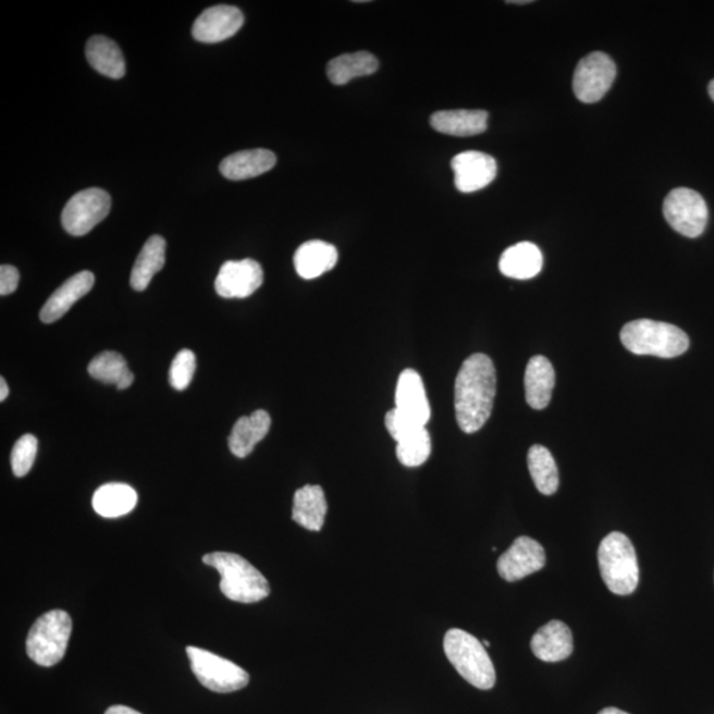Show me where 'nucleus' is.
I'll return each mask as SVG.
<instances>
[{"mask_svg": "<svg viewBox=\"0 0 714 714\" xmlns=\"http://www.w3.org/2000/svg\"><path fill=\"white\" fill-rule=\"evenodd\" d=\"M395 409L405 420L420 424V427H427L430 416H432L423 381L414 369H405L399 374Z\"/></svg>", "mask_w": 714, "mask_h": 714, "instance_id": "obj_16", "label": "nucleus"}, {"mask_svg": "<svg viewBox=\"0 0 714 714\" xmlns=\"http://www.w3.org/2000/svg\"><path fill=\"white\" fill-rule=\"evenodd\" d=\"M496 396V371L488 355L473 354L455 380V416L461 432L477 433L491 417Z\"/></svg>", "mask_w": 714, "mask_h": 714, "instance_id": "obj_1", "label": "nucleus"}, {"mask_svg": "<svg viewBox=\"0 0 714 714\" xmlns=\"http://www.w3.org/2000/svg\"><path fill=\"white\" fill-rule=\"evenodd\" d=\"M96 513L107 519L131 514L137 506L138 495L131 485L125 483H108L101 485L94 495Z\"/></svg>", "mask_w": 714, "mask_h": 714, "instance_id": "obj_27", "label": "nucleus"}, {"mask_svg": "<svg viewBox=\"0 0 714 714\" xmlns=\"http://www.w3.org/2000/svg\"><path fill=\"white\" fill-rule=\"evenodd\" d=\"M379 61L369 52L346 53L332 59L328 65V76L335 85H344L356 77L373 75Z\"/></svg>", "mask_w": 714, "mask_h": 714, "instance_id": "obj_29", "label": "nucleus"}, {"mask_svg": "<svg viewBox=\"0 0 714 714\" xmlns=\"http://www.w3.org/2000/svg\"><path fill=\"white\" fill-rule=\"evenodd\" d=\"M164 263L165 239L162 236H151L141 248L132 270L131 285L134 291L145 292Z\"/></svg>", "mask_w": 714, "mask_h": 714, "instance_id": "obj_28", "label": "nucleus"}, {"mask_svg": "<svg viewBox=\"0 0 714 714\" xmlns=\"http://www.w3.org/2000/svg\"><path fill=\"white\" fill-rule=\"evenodd\" d=\"M263 272L261 264L250 258L242 261H227L221 267L214 281L220 297L248 298L262 286Z\"/></svg>", "mask_w": 714, "mask_h": 714, "instance_id": "obj_13", "label": "nucleus"}, {"mask_svg": "<svg viewBox=\"0 0 714 714\" xmlns=\"http://www.w3.org/2000/svg\"><path fill=\"white\" fill-rule=\"evenodd\" d=\"M533 655L546 663L565 661L574 652V636L562 620H551L531 640Z\"/></svg>", "mask_w": 714, "mask_h": 714, "instance_id": "obj_18", "label": "nucleus"}, {"mask_svg": "<svg viewBox=\"0 0 714 714\" xmlns=\"http://www.w3.org/2000/svg\"><path fill=\"white\" fill-rule=\"evenodd\" d=\"M385 427L397 442L396 455L402 465L418 467L429 459L432 454V440L427 427L405 420L396 409L387 411Z\"/></svg>", "mask_w": 714, "mask_h": 714, "instance_id": "obj_11", "label": "nucleus"}, {"mask_svg": "<svg viewBox=\"0 0 714 714\" xmlns=\"http://www.w3.org/2000/svg\"><path fill=\"white\" fill-rule=\"evenodd\" d=\"M88 372L91 378L103 384H113L120 391L127 390L134 383V374L128 369L125 357L113 350L97 355L89 362Z\"/></svg>", "mask_w": 714, "mask_h": 714, "instance_id": "obj_30", "label": "nucleus"}, {"mask_svg": "<svg viewBox=\"0 0 714 714\" xmlns=\"http://www.w3.org/2000/svg\"><path fill=\"white\" fill-rule=\"evenodd\" d=\"M663 213L674 231L689 238L703 235L710 217L703 196L685 187L670 190L664 200Z\"/></svg>", "mask_w": 714, "mask_h": 714, "instance_id": "obj_8", "label": "nucleus"}, {"mask_svg": "<svg viewBox=\"0 0 714 714\" xmlns=\"http://www.w3.org/2000/svg\"><path fill=\"white\" fill-rule=\"evenodd\" d=\"M443 650L448 662L472 687L483 691L494 688L496 682L494 663L483 643L471 633L459 629L448 630L443 639Z\"/></svg>", "mask_w": 714, "mask_h": 714, "instance_id": "obj_4", "label": "nucleus"}, {"mask_svg": "<svg viewBox=\"0 0 714 714\" xmlns=\"http://www.w3.org/2000/svg\"><path fill=\"white\" fill-rule=\"evenodd\" d=\"M112 198L101 188L84 189L72 196L61 213V224L70 235L82 237L107 219Z\"/></svg>", "mask_w": 714, "mask_h": 714, "instance_id": "obj_9", "label": "nucleus"}, {"mask_svg": "<svg viewBox=\"0 0 714 714\" xmlns=\"http://www.w3.org/2000/svg\"><path fill=\"white\" fill-rule=\"evenodd\" d=\"M38 440L33 434L23 435L16 441L11 453V467L15 477H26L33 469L36 455H38Z\"/></svg>", "mask_w": 714, "mask_h": 714, "instance_id": "obj_32", "label": "nucleus"}, {"mask_svg": "<svg viewBox=\"0 0 714 714\" xmlns=\"http://www.w3.org/2000/svg\"><path fill=\"white\" fill-rule=\"evenodd\" d=\"M86 60L98 73L113 79L125 76L126 64L116 42L107 36L96 35L86 42Z\"/></svg>", "mask_w": 714, "mask_h": 714, "instance_id": "obj_26", "label": "nucleus"}, {"mask_svg": "<svg viewBox=\"0 0 714 714\" xmlns=\"http://www.w3.org/2000/svg\"><path fill=\"white\" fill-rule=\"evenodd\" d=\"M337 263V250L334 245L312 239L301 244L294 256V267L304 280H316L330 272Z\"/></svg>", "mask_w": 714, "mask_h": 714, "instance_id": "obj_21", "label": "nucleus"}, {"mask_svg": "<svg viewBox=\"0 0 714 714\" xmlns=\"http://www.w3.org/2000/svg\"><path fill=\"white\" fill-rule=\"evenodd\" d=\"M602 580L612 593L630 595L639 583L637 552L626 534L613 532L602 540L599 550Z\"/></svg>", "mask_w": 714, "mask_h": 714, "instance_id": "obj_5", "label": "nucleus"}, {"mask_svg": "<svg viewBox=\"0 0 714 714\" xmlns=\"http://www.w3.org/2000/svg\"><path fill=\"white\" fill-rule=\"evenodd\" d=\"M275 163L276 158L272 151L246 150L226 157L220 164V172L230 181H246L272 170Z\"/></svg>", "mask_w": 714, "mask_h": 714, "instance_id": "obj_23", "label": "nucleus"}, {"mask_svg": "<svg viewBox=\"0 0 714 714\" xmlns=\"http://www.w3.org/2000/svg\"><path fill=\"white\" fill-rule=\"evenodd\" d=\"M507 3L508 4H528V3H531V0H521V2H517V0H515V2H507Z\"/></svg>", "mask_w": 714, "mask_h": 714, "instance_id": "obj_39", "label": "nucleus"}, {"mask_svg": "<svg viewBox=\"0 0 714 714\" xmlns=\"http://www.w3.org/2000/svg\"><path fill=\"white\" fill-rule=\"evenodd\" d=\"M270 427H272V418L268 411L261 409L249 417L238 418L227 439L232 454L237 458L248 457L255 451L257 443L268 435Z\"/></svg>", "mask_w": 714, "mask_h": 714, "instance_id": "obj_20", "label": "nucleus"}, {"mask_svg": "<svg viewBox=\"0 0 714 714\" xmlns=\"http://www.w3.org/2000/svg\"><path fill=\"white\" fill-rule=\"evenodd\" d=\"M489 113L484 110H441L430 119L434 131L454 135V137H472L488 131Z\"/></svg>", "mask_w": 714, "mask_h": 714, "instance_id": "obj_22", "label": "nucleus"}, {"mask_svg": "<svg viewBox=\"0 0 714 714\" xmlns=\"http://www.w3.org/2000/svg\"><path fill=\"white\" fill-rule=\"evenodd\" d=\"M599 714H630L624 711L618 710V707H605V710H602Z\"/></svg>", "mask_w": 714, "mask_h": 714, "instance_id": "obj_37", "label": "nucleus"}, {"mask_svg": "<svg viewBox=\"0 0 714 714\" xmlns=\"http://www.w3.org/2000/svg\"><path fill=\"white\" fill-rule=\"evenodd\" d=\"M620 342L633 355L673 359L687 353L689 337L674 324L651 319L632 320L620 331Z\"/></svg>", "mask_w": 714, "mask_h": 714, "instance_id": "obj_3", "label": "nucleus"}, {"mask_svg": "<svg viewBox=\"0 0 714 714\" xmlns=\"http://www.w3.org/2000/svg\"><path fill=\"white\" fill-rule=\"evenodd\" d=\"M9 397V385L5 383L4 378L0 379V402H4Z\"/></svg>", "mask_w": 714, "mask_h": 714, "instance_id": "obj_36", "label": "nucleus"}, {"mask_svg": "<svg viewBox=\"0 0 714 714\" xmlns=\"http://www.w3.org/2000/svg\"><path fill=\"white\" fill-rule=\"evenodd\" d=\"M528 469L536 489L550 496L558 490L559 478L555 458L546 447L533 445L528 452Z\"/></svg>", "mask_w": 714, "mask_h": 714, "instance_id": "obj_31", "label": "nucleus"}, {"mask_svg": "<svg viewBox=\"0 0 714 714\" xmlns=\"http://www.w3.org/2000/svg\"><path fill=\"white\" fill-rule=\"evenodd\" d=\"M196 371V356L193 350L182 349L171 362L169 380L176 391H184L190 384Z\"/></svg>", "mask_w": 714, "mask_h": 714, "instance_id": "obj_33", "label": "nucleus"}, {"mask_svg": "<svg viewBox=\"0 0 714 714\" xmlns=\"http://www.w3.org/2000/svg\"><path fill=\"white\" fill-rule=\"evenodd\" d=\"M707 94H710L712 100L714 101V79H712L710 86H707Z\"/></svg>", "mask_w": 714, "mask_h": 714, "instance_id": "obj_38", "label": "nucleus"}, {"mask_svg": "<svg viewBox=\"0 0 714 714\" xmlns=\"http://www.w3.org/2000/svg\"><path fill=\"white\" fill-rule=\"evenodd\" d=\"M556 383L555 368L545 356H533L526 368V399L536 410H543L551 403Z\"/></svg>", "mask_w": 714, "mask_h": 714, "instance_id": "obj_19", "label": "nucleus"}, {"mask_svg": "<svg viewBox=\"0 0 714 714\" xmlns=\"http://www.w3.org/2000/svg\"><path fill=\"white\" fill-rule=\"evenodd\" d=\"M617 66L608 54L593 52L580 60L574 76L575 95L581 102L594 103L611 90Z\"/></svg>", "mask_w": 714, "mask_h": 714, "instance_id": "obj_10", "label": "nucleus"}, {"mask_svg": "<svg viewBox=\"0 0 714 714\" xmlns=\"http://www.w3.org/2000/svg\"><path fill=\"white\" fill-rule=\"evenodd\" d=\"M546 556L538 541L520 536L497 559L498 576L508 582L520 581L544 568Z\"/></svg>", "mask_w": 714, "mask_h": 714, "instance_id": "obj_12", "label": "nucleus"}, {"mask_svg": "<svg viewBox=\"0 0 714 714\" xmlns=\"http://www.w3.org/2000/svg\"><path fill=\"white\" fill-rule=\"evenodd\" d=\"M498 269L508 279L531 280L543 269V255L534 244L519 243L504 250Z\"/></svg>", "mask_w": 714, "mask_h": 714, "instance_id": "obj_24", "label": "nucleus"}, {"mask_svg": "<svg viewBox=\"0 0 714 714\" xmlns=\"http://www.w3.org/2000/svg\"><path fill=\"white\" fill-rule=\"evenodd\" d=\"M95 286L94 273L84 270L70 280H66L51 297L48 298L46 305L42 306L40 311V320L42 323L51 324L57 320L63 318L70 311L73 305L79 299L85 297Z\"/></svg>", "mask_w": 714, "mask_h": 714, "instance_id": "obj_17", "label": "nucleus"}, {"mask_svg": "<svg viewBox=\"0 0 714 714\" xmlns=\"http://www.w3.org/2000/svg\"><path fill=\"white\" fill-rule=\"evenodd\" d=\"M244 24L243 12L235 5H213L207 9L195 21L193 27L194 39L208 42H220L232 38L242 29Z\"/></svg>", "mask_w": 714, "mask_h": 714, "instance_id": "obj_15", "label": "nucleus"}, {"mask_svg": "<svg viewBox=\"0 0 714 714\" xmlns=\"http://www.w3.org/2000/svg\"><path fill=\"white\" fill-rule=\"evenodd\" d=\"M328 515V501L320 485H305L294 495L293 520L300 527L319 532Z\"/></svg>", "mask_w": 714, "mask_h": 714, "instance_id": "obj_25", "label": "nucleus"}, {"mask_svg": "<svg viewBox=\"0 0 714 714\" xmlns=\"http://www.w3.org/2000/svg\"><path fill=\"white\" fill-rule=\"evenodd\" d=\"M483 645H484V648H490V642H489V640H484Z\"/></svg>", "mask_w": 714, "mask_h": 714, "instance_id": "obj_40", "label": "nucleus"}, {"mask_svg": "<svg viewBox=\"0 0 714 714\" xmlns=\"http://www.w3.org/2000/svg\"><path fill=\"white\" fill-rule=\"evenodd\" d=\"M202 563L219 571L220 590L227 600L256 603L270 595V584L267 578L248 559L235 555V553H209L202 557Z\"/></svg>", "mask_w": 714, "mask_h": 714, "instance_id": "obj_2", "label": "nucleus"}, {"mask_svg": "<svg viewBox=\"0 0 714 714\" xmlns=\"http://www.w3.org/2000/svg\"><path fill=\"white\" fill-rule=\"evenodd\" d=\"M187 655L196 679L209 691L232 693L249 685V674L227 658L193 645L187 648Z\"/></svg>", "mask_w": 714, "mask_h": 714, "instance_id": "obj_7", "label": "nucleus"}, {"mask_svg": "<svg viewBox=\"0 0 714 714\" xmlns=\"http://www.w3.org/2000/svg\"><path fill=\"white\" fill-rule=\"evenodd\" d=\"M21 275L17 269L11 264H2L0 268V295L5 297L14 293L20 285Z\"/></svg>", "mask_w": 714, "mask_h": 714, "instance_id": "obj_34", "label": "nucleus"}, {"mask_svg": "<svg viewBox=\"0 0 714 714\" xmlns=\"http://www.w3.org/2000/svg\"><path fill=\"white\" fill-rule=\"evenodd\" d=\"M455 187L464 194L477 193L494 182L497 172L496 160L489 153L465 151L452 160Z\"/></svg>", "mask_w": 714, "mask_h": 714, "instance_id": "obj_14", "label": "nucleus"}, {"mask_svg": "<svg viewBox=\"0 0 714 714\" xmlns=\"http://www.w3.org/2000/svg\"><path fill=\"white\" fill-rule=\"evenodd\" d=\"M104 714H141L138 711L133 710V707H128L125 705H114L110 706Z\"/></svg>", "mask_w": 714, "mask_h": 714, "instance_id": "obj_35", "label": "nucleus"}, {"mask_svg": "<svg viewBox=\"0 0 714 714\" xmlns=\"http://www.w3.org/2000/svg\"><path fill=\"white\" fill-rule=\"evenodd\" d=\"M72 633V619L64 611L42 614L28 632L26 650L30 661L52 667L63 661Z\"/></svg>", "mask_w": 714, "mask_h": 714, "instance_id": "obj_6", "label": "nucleus"}]
</instances>
